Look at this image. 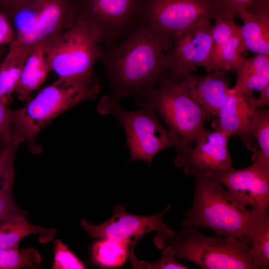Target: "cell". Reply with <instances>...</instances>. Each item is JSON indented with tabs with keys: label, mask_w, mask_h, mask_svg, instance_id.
<instances>
[{
	"label": "cell",
	"mask_w": 269,
	"mask_h": 269,
	"mask_svg": "<svg viewBox=\"0 0 269 269\" xmlns=\"http://www.w3.org/2000/svg\"><path fill=\"white\" fill-rule=\"evenodd\" d=\"M170 44L139 20L120 43L101 49L111 96L133 97L139 105L169 74L165 55Z\"/></svg>",
	"instance_id": "6da1fadb"
},
{
	"label": "cell",
	"mask_w": 269,
	"mask_h": 269,
	"mask_svg": "<svg viewBox=\"0 0 269 269\" xmlns=\"http://www.w3.org/2000/svg\"><path fill=\"white\" fill-rule=\"evenodd\" d=\"M193 200L183 213V228H207L216 235L235 238L251 245L268 212L252 210L235 201L217 179L203 172L195 174Z\"/></svg>",
	"instance_id": "7a4b0ae2"
},
{
	"label": "cell",
	"mask_w": 269,
	"mask_h": 269,
	"mask_svg": "<svg viewBox=\"0 0 269 269\" xmlns=\"http://www.w3.org/2000/svg\"><path fill=\"white\" fill-rule=\"evenodd\" d=\"M101 92L98 80L80 81L58 77L43 88L23 107L11 110L12 138L26 142L34 153L41 148L36 143L38 134L60 114L77 104L93 99Z\"/></svg>",
	"instance_id": "3957f363"
},
{
	"label": "cell",
	"mask_w": 269,
	"mask_h": 269,
	"mask_svg": "<svg viewBox=\"0 0 269 269\" xmlns=\"http://www.w3.org/2000/svg\"><path fill=\"white\" fill-rule=\"evenodd\" d=\"M101 33L93 21L79 12L74 24L49 43L47 58L51 71L58 77L97 80L94 67L100 59Z\"/></svg>",
	"instance_id": "277c9868"
},
{
	"label": "cell",
	"mask_w": 269,
	"mask_h": 269,
	"mask_svg": "<svg viewBox=\"0 0 269 269\" xmlns=\"http://www.w3.org/2000/svg\"><path fill=\"white\" fill-rule=\"evenodd\" d=\"M144 100L163 119L175 141L174 163L178 167L186 150L206 128L204 122L209 118L181 82L169 74Z\"/></svg>",
	"instance_id": "5b68a950"
},
{
	"label": "cell",
	"mask_w": 269,
	"mask_h": 269,
	"mask_svg": "<svg viewBox=\"0 0 269 269\" xmlns=\"http://www.w3.org/2000/svg\"><path fill=\"white\" fill-rule=\"evenodd\" d=\"M135 110L123 108L118 100L111 96L101 97L97 111L102 115L114 116L124 130L126 144L130 151V163L135 160L146 162L149 166L154 156L169 147L175 148V141L170 132L159 121L157 113L146 100Z\"/></svg>",
	"instance_id": "8992f818"
},
{
	"label": "cell",
	"mask_w": 269,
	"mask_h": 269,
	"mask_svg": "<svg viewBox=\"0 0 269 269\" xmlns=\"http://www.w3.org/2000/svg\"><path fill=\"white\" fill-rule=\"evenodd\" d=\"M176 259L204 269H256L250 245L235 238L208 236L194 228H183L168 244Z\"/></svg>",
	"instance_id": "52a82bcc"
},
{
	"label": "cell",
	"mask_w": 269,
	"mask_h": 269,
	"mask_svg": "<svg viewBox=\"0 0 269 269\" xmlns=\"http://www.w3.org/2000/svg\"><path fill=\"white\" fill-rule=\"evenodd\" d=\"M216 0H144L140 20L159 36L171 41L214 19Z\"/></svg>",
	"instance_id": "ba28073f"
},
{
	"label": "cell",
	"mask_w": 269,
	"mask_h": 269,
	"mask_svg": "<svg viewBox=\"0 0 269 269\" xmlns=\"http://www.w3.org/2000/svg\"><path fill=\"white\" fill-rule=\"evenodd\" d=\"M171 207L169 205L155 215L141 216L126 211V203L116 205L112 217L106 222L94 225L85 219H81L80 225L91 238L127 240L131 243L132 248L145 234L155 231L154 243L157 248L162 249L168 244L176 233L162 218Z\"/></svg>",
	"instance_id": "9c48e42d"
},
{
	"label": "cell",
	"mask_w": 269,
	"mask_h": 269,
	"mask_svg": "<svg viewBox=\"0 0 269 269\" xmlns=\"http://www.w3.org/2000/svg\"><path fill=\"white\" fill-rule=\"evenodd\" d=\"M144 0H79V12L87 15L99 29L107 47L125 38L140 18Z\"/></svg>",
	"instance_id": "30bf717a"
},
{
	"label": "cell",
	"mask_w": 269,
	"mask_h": 269,
	"mask_svg": "<svg viewBox=\"0 0 269 269\" xmlns=\"http://www.w3.org/2000/svg\"><path fill=\"white\" fill-rule=\"evenodd\" d=\"M245 168L222 173L204 172L219 181L238 203L252 210L268 212L269 168L257 162Z\"/></svg>",
	"instance_id": "8fae6325"
},
{
	"label": "cell",
	"mask_w": 269,
	"mask_h": 269,
	"mask_svg": "<svg viewBox=\"0 0 269 269\" xmlns=\"http://www.w3.org/2000/svg\"><path fill=\"white\" fill-rule=\"evenodd\" d=\"M211 22L192 29L174 38L165 52V64L169 75L179 77L209 61L213 41Z\"/></svg>",
	"instance_id": "7c38bea8"
},
{
	"label": "cell",
	"mask_w": 269,
	"mask_h": 269,
	"mask_svg": "<svg viewBox=\"0 0 269 269\" xmlns=\"http://www.w3.org/2000/svg\"><path fill=\"white\" fill-rule=\"evenodd\" d=\"M230 136L225 133L205 128L184 154L178 168L193 176L199 172H225L234 168L229 152Z\"/></svg>",
	"instance_id": "4fadbf2b"
},
{
	"label": "cell",
	"mask_w": 269,
	"mask_h": 269,
	"mask_svg": "<svg viewBox=\"0 0 269 269\" xmlns=\"http://www.w3.org/2000/svg\"><path fill=\"white\" fill-rule=\"evenodd\" d=\"M257 107L253 94L235 92L230 88L226 103L211 126L230 137L239 136L247 147L254 151L257 143L251 128Z\"/></svg>",
	"instance_id": "5bb4252c"
},
{
	"label": "cell",
	"mask_w": 269,
	"mask_h": 269,
	"mask_svg": "<svg viewBox=\"0 0 269 269\" xmlns=\"http://www.w3.org/2000/svg\"><path fill=\"white\" fill-rule=\"evenodd\" d=\"M79 13V0H45L39 17L29 30L13 42L30 49L54 38L72 26Z\"/></svg>",
	"instance_id": "9a60e30c"
},
{
	"label": "cell",
	"mask_w": 269,
	"mask_h": 269,
	"mask_svg": "<svg viewBox=\"0 0 269 269\" xmlns=\"http://www.w3.org/2000/svg\"><path fill=\"white\" fill-rule=\"evenodd\" d=\"M174 78L181 82L209 119L218 116L230 89V79L226 71L214 70L204 76L189 73Z\"/></svg>",
	"instance_id": "2e32d148"
},
{
	"label": "cell",
	"mask_w": 269,
	"mask_h": 269,
	"mask_svg": "<svg viewBox=\"0 0 269 269\" xmlns=\"http://www.w3.org/2000/svg\"><path fill=\"white\" fill-rule=\"evenodd\" d=\"M53 39L42 41L30 49L15 90L20 100H29L32 93L43 83L51 71L47 48Z\"/></svg>",
	"instance_id": "e0dca14e"
},
{
	"label": "cell",
	"mask_w": 269,
	"mask_h": 269,
	"mask_svg": "<svg viewBox=\"0 0 269 269\" xmlns=\"http://www.w3.org/2000/svg\"><path fill=\"white\" fill-rule=\"evenodd\" d=\"M232 71L236 73L237 81L231 90L253 94L269 85V55L256 54L249 58L241 56Z\"/></svg>",
	"instance_id": "ac0fdd59"
},
{
	"label": "cell",
	"mask_w": 269,
	"mask_h": 269,
	"mask_svg": "<svg viewBox=\"0 0 269 269\" xmlns=\"http://www.w3.org/2000/svg\"><path fill=\"white\" fill-rule=\"evenodd\" d=\"M25 215H13L0 220V250L19 245L21 240L32 235H38L42 244L54 238L55 229L33 225L26 220Z\"/></svg>",
	"instance_id": "d6986e66"
},
{
	"label": "cell",
	"mask_w": 269,
	"mask_h": 269,
	"mask_svg": "<svg viewBox=\"0 0 269 269\" xmlns=\"http://www.w3.org/2000/svg\"><path fill=\"white\" fill-rule=\"evenodd\" d=\"M0 64V98L8 104L15 92L30 49L12 42Z\"/></svg>",
	"instance_id": "ffe728a7"
},
{
	"label": "cell",
	"mask_w": 269,
	"mask_h": 269,
	"mask_svg": "<svg viewBox=\"0 0 269 269\" xmlns=\"http://www.w3.org/2000/svg\"><path fill=\"white\" fill-rule=\"evenodd\" d=\"M237 16L243 22L240 34L246 50L269 55V18L254 15L247 9Z\"/></svg>",
	"instance_id": "44dd1931"
},
{
	"label": "cell",
	"mask_w": 269,
	"mask_h": 269,
	"mask_svg": "<svg viewBox=\"0 0 269 269\" xmlns=\"http://www.w3.org/2000/svg\"><path fill=\"white\" fill-rule=\"evenodd\" d=\"M131 249L129 241L100 238L92 245L91 260L101 267H120L126 263Z\"/></svg>",
	"instance_id": "7402d4cb"
},
{
	"label": "cell",
	"mask_w": 269,
	"mask_h": 269,
	"mask_svg": "<svg viewBox=\"0 0 269 269\" xmlns=\"http://www.w3.org/2000/svg\"><path fill=\"white\" fill-rule=\"evenodd\" d=\"M246 50L240 34V25L234 35L212 56L205 67L207 72L214 70L232 71L234 65Z\"/></svg>",
	"instance_id": "603a6c76"
},
{
	"label": "cell",
	"mask_w": 269,
	"mask_h": 269,
	"mask_svg": "<svg viewBox=\"0 0 269 269\" xmlns=\"http://www.w3.org/2000/svg\"><path fill=\"white\" fill-rule=\"evenodd\" d=\"M42 260L35 249L29 248L19 250V245L0 250V269H18L37 268Z\"/></svg>",
	"instance_id": "cb8c5ba5"
},
{
	"label": "cell",
	"mask_w": 269,
	"mask_h": 269,
	"mask_svg": "<svg viewBox=\"0 0 269 269\" xmlns=\"http://www.w3.org/2000/svg\"><path fill=\"white\" fill-rule=\"evenodd\" d=\"M251 133L259 150L253 156L269 164V110L257 107L251 124Z\"/></svg>",
	"instance_id": "d4e9b609"
},
{
	"label": "cell",
	"mask_w": 269,
	"mask_h": 269,
	"mask_svg": "<svg viewBox=\"0 0 269 269\" xmlns=\"http://www.w3.org/2000/svg\"><path fill=\"white\" fill-rule=\"evenodd\" d=\"M45 1L31 0L10 14L15 39L20 38L34 25L41 13Z\"/></svg>",
	"instance_id": "484cf974"
},
{
	"label": "cell",
	"mask_w": 269,
	"mask_h": 269,
	"mask_svg": "<svg viewBox=\"0 0 269 269\" xmlns=\"http://www.w3.org/2000/svg\"><path fill=\"white\" fill-rule=\"evenodd\" d=\"M250 253L256 269L269 267V216L258 228L250 245Z\"/></svg>",
	"instance_id": "4316f807"
},
{
	"label": "cell",
	"mask_w": 269,
	"mask_h": 269,
	"mask_svg": "<svg viewBox=\"0 0 269 269\" xmlns=\"http://www.w3.org/2000/svg\"><path fill=\"white\" fill-rule=\"evenodd\" d=\"M214 19L215 23L212 27L213 46L210 57L234 35L240 27L235 22V17L224 14L218 9Z\"/></svg>",
	"instance_id": "83f0119b"
},
{
	"label": "cell",
	"mask_w": 269,
	"mask_h": 269,
	"mask_svg": "<svg viewBox=\"0 0 269 269\" xmlns=\"http://www.w3.org/2000/svg\"><path fill=\"white\" fill-rule=\"evenodd\" d=\"M129 258L132 266L134 269H187L189 268L179 263L176 260L175 252L169 245L163 248L161 257L154 263H149L144 261H138L131 249Z\"/></svg>",
	"instance_id": "f1b7e54d"
},
{
	"label": "cell",
	"mask_w": 269,
	"mask_h": 269,
	"mask_svg": "<svg viewBox=\"0 0 269 269\" xmlns=\"http://www.w3.org/2000/svg\"><path fill=\"white\" fill-rule=\"evenodd\" d=\"M53 269H84L86 268L82 262L60 240L54 242Z\"/></svg>",
	"instance_id": "f546056e"
},
{
	"label": "cell",
	"mask_w": 269,
	"mask_h": 269,
	"mask_svg": "<svg viewBox=\"0 0 269 269\" xmlns=\"http://www.w3.org/2000/svg\"><path fill=\"white\" fill-rule=\"evenodd\" d=\"M20 143L12 139L6 145L7 154L4 165L0 170V196L12 189L15 178L14 161L17 148Z\"/></svg>",
	"instance_id": "4dcf8cb0"
},
{
	"label": "cell",
	"mask_w": 269,
	"mask_h": 269,
	"mask_svg": "<svg viewBox=\"0 0 269 269\" xmlns=\"http://www.w3.org/2000/svg\"><path fill=\"white\" fill-rule=\"evenodd\" d=\"M7 103L0 98V142L7 145L12 138V126L11 110Z\"/></svg>",
	"instance_id": "1f68e13d"
},
{
	"label": "cell",
	"mask_w": 269,
	"mask_h": 269,
	"mask_svg": "<svg viewBox=\"0 0 269 269\" xmlns=\"http://www.w3.org/2000/svg\"><path fill=\"white\" fill-rule=\"evenodd\" d=\"M254 0H216L217 9L235 17L241 11L246 10Z\"/></svg>",
	"instance_id": "d6a6232c"
},
{
	"label": "cell",
	"mask_w": 269,
	"mask_h": 269,
	"mask_svg": "<svg viewBox=\"0 0 269 269\" xmlns=\"http://www.w3.org/2000/svg\"><path fill=\"white\" fill-rule=\"evenodd\" d=\"M16 214H26V212L16 205L11 189L0 196V219Z\"/></svg>",
	"instance_id": "836d02e7"
},
{
	"label": "cell",
	"mask_w": 269,
	"mask_h": 269,
	"mask_svg": "<svg viewBox=\"0 0 269 269\" xmlns=\"http://www.w3.org/2000/svg\"><path fill=\"white\" fill-rule=\"evenodd\" d=\"M15 39L11 23L6 14L0 11V46L10 44Z\"/></svg>",
	"instance_id": "e575fe53"
},
{
	"label": "cell",
	"mask_w": 269,
	"mask_h": 269,
	"mask_svg": "<svg viewBox=\"0 0 269 269\" xmlns=\"http://www.w3.org/2000/svg\"><path fill=\"white\" fill-rule=\"evenodd\" d=\"M247 10L254 15L269 18V0H254Z\"/></svg>",
	"instance_id": "d590c367"
},
{
	"label": "cell",
	"mask_w": 269,
	"mask_h": 269,
	"mask_svg": "<svg viewBox=\"0 0 269 269\" xmlns=\"http://www.w3.org/2000/svg\"><path fill=\"white\" fill-rule=\"evenodd\" d=\"M31 0H0V3L10 14Z\"/></svg>",
	"instance_id": "8d00e7d4"
},
{
	"label": "cell",
	"mask_w": 269,
	"mask_h": 269,
	"mask_svg": "<svg viewBox=\"0 0 269 269\" xmlns=\"http://www.w3.org/2000/svg\"><path fill=\"white\" fill-rule=\"evenodd\" d=\"M257 107L265 108L269 106V85L260 91V96L255 99Z\"/></svg>",
	"instance_id": "74e56055"
},
{
	"label": "cell",
	"mask_w": 269,
	"mask_h": 269,
	"mask_svg": "<svg viewBox=\"0 0 269 269\" xmlns=\"http://www.w3.org/2000/svg\"><path fill=\"white\" fill-rule=\"evenodd\" d=\"M7 154V146L1 145L0 146V170L3 167Z\"/></svg>",
	"instance_id": "f35d334b"
}]
</instances>
